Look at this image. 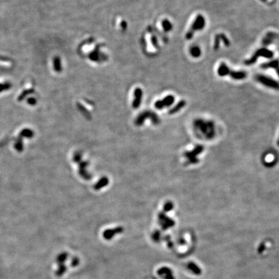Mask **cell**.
<instances>
[{"mask_svg":"<svg viewBox=\"0 0 279 279\" xmlns=\"http://www.w3.org/2000/svg\"><path fill=\"white\" fill-rule=\"evenodd\" d=\"M194 127L206 138H213L215 136V125L213 122L205 121L203 120H197L194 123Z\"/></svg>","mask_w":279,"mask_h":279,"instance_id":"1","label":"cell"},{"mask_svg":"<svg viewBox=\"0 0 279 279\" xmlns=\"http://www.w3.org/2000/svg\"><path fill=\"white\" fill-rule=\"evenodd\" d=\"M217 72L218 74L220 76H225L228 75V76L231 77V78L236 80L245 79L247 76L246 72L232 71L225 63H222L220 65V66L218 67Z\"/></svg>","mask_w":279,"mask_h":279,"instance_id":"2","label":"cell"},{"mask_svg":"<svg viewBox=\"0 0 279 279\" xmlns=\"http://www.w3.org/2000/svg\"><path fill=\"white\" fill-rule=\"evenodd\" d=\"M205 25H206V20L204 17L201 14L198 15V16L196 17L194 21L193 22L191 28L187 33L185 35V38L187 40L192 39L194 33L197 31H201V30L204 28Z\"/></svg>","mask_w":279,"mask_h":279,"instance_id":"3","label":"cell"},{"mask_svg":"<svg viewBox=\"0 0 279 279\" xmlns=\"http://www.w3.org/2000/svg\"><path fill=\"white\" fill-rule=\"evenodd\" d=\"M147 118H150V120H151L152 123L154 125H158L160 123V119L158 116L155 114V113L153 112L149 111H146L141 113L140 115H138V116L137 118L135 120V125L137 126H141L144 123V121L146 120Z\"/></svg>","mask_w":279,"mask_h":279,"instance_id":"4","label":"cell"},{"mask_svg":"<svg viewBox=\"0 0 279 279\" xmlns=\"http://www.w3.org/2000/svg\"><path fill=\"white\" fill-rule=\"evenodd\" d=\"M256 80L264 86L271 89L279 90V82L275 79L265 76V75L259 74L256 76Z\"/></svg>","mask_w":279,"mask_h":279,"instance_id":"5","label":"cell"},{"mask_svg":"<svg viewBox=\"0 0 279 279\" xmlns=\"http://www.w3.org/2000/svg\"><path fill=\"white\" fill-rule=\"evenodd\" d=\"M260 56L264 57L266 58H271L273 56V53L272 52V51H271L267 49L263 48V49H260L259 50H257L256 51L255 53L252 56V57L250 59L247 60L246 62V65H252L253 63H255L259 58H260Z\"/></svg>","mask_w":279,"mask_h":279,"instance_id":"6","label":"cell"},{"mask_svg":"<svg viewBox=\"0 0 279 279\" xmlns=\"http://www.w3.org/2000/svg\"><path fill=\"white\" fill-rule=\"evenodd\" d=\"M203 150V147L202 146H198L196 147L191 151H187L184 153V156L187 158L189 163H197L198 162L197 155L201 153Z\"/></svg>","mask_w":279,"mask_h":279,"instance_id":"7","label":"cell"},{"mask_svg":"<svg viewBox=\"0 0 279 279\" xmlns=\"http://www.w3.org/2000/svg\"><path fill=\"white\" fill-rule=\"evenodd\" d=\"M158 222L164 230H166L175 225V221L165 215L163 211L158 215Z\"/></svg>","mask_w":279,"mask_h":279,"instance_id":"8","label":"cell"},{"mask_svg":"<svg viewBox=\"0 0 279 279\" xmlns=\"http://www.w3.org/2000/svg\"><path fill=\"white\" fill-rule=\"evenodd\" d=\"M175 102V97L172 96V95H169L168 96L162 100H159L157 101L155 103V107L157 109H163L164 107H168L169 106L174 103Z\"/></svg>","mask_w":279,"mask_h":279,"instance_id":"9","label":"cell"},{"mask_svg":"<svg viewBox=\"0 0 279 279\" xmlns=\"http://www.w3.org/2000/svg\"><path fill=\"white\" fill-rule=\"evenodd\" d=\"M124 231V228L122 227H116L112 229H108L105 230L103 233V237L105 240H110L115 235L120 234Z\"/></svg>","mask_w":279,"mask_h":279,"instance_id":"10","label":"cell"},{"mask_svg":"<svg viewBox=\"0 0 279 279\" xmlns=\"http://www.w3.org/2000/svg\"><path fill=\"white\" fill-rule=\"evenodd\" d=\"M89 163L87 162H80L79 165V174L85 180H89L91 178L90 175L88 171L86 170L87 167L88 166Z\"/></svg>","mask_w":279,"mask_h":279,"instance_id":"11","label":"cell"},{"mask_svg":"<svg viewBox=\"0 0 279 279\" xmlns=\"http://www.w3.org/2000/svg\"><path fill=\"white\" fill-rule=\"evenodd\" d=\"M261 68L262 69H275L276 72L279 76V60L274 59L273 61H271L268 63H264L261 65Z\"/></svg>","mask_w":279,"mask_h":279,"instance_id":"12","label":"cell"},{"mask_svg":"<svg viewBox=\"0 0 279 279\" xmlns=\"http://www.w3.org/2000/svg\"><path fill=\"white\" fill-rule=\"evenodd\" d=\"M134 100L133 103V107L134 109L138 108L141 103L142 98V91L140 89H137L134 91Z\"/></svg>","mask_w":279,"mask_h":279,"instance_id":"13","label":"cell"},{"mask_svg":"<svg viewBox=\"0 0 279 279\" xmlns=\"http://www.w3.org/2000/svg\"><path fill=\"white\" fill-rule=\"evenodd\" d=\"M158 273L164 279H174V277L170 270L168 268H162L158 271Z\"/></svg>","mask_w":279,"mask_h":279,"instance_id":"14","label":"cell"},{"mask_svg":"<svg viewBox=\"0 0 279 279\" xmlns=\"http://www.w3.org/2000/svg\"><path fill=\"white\" fill-rule=\"evenodd\" d=\"M109 180L108 179V178L106 177H103L102 178H100L98 182L94 185V189L96 191L100 190L101 189H102V188L105 187V186H107L109 184Z\"/></svg>","mask_w":279,"mask_h":279,"instance_id":"15","label":"cell"},{"mask_svg":"<svg viewBox=\"0 0 279 279\" xmlns=\"http://www.w3.org/2000/svg\"><path fill=\"white\" fill-rule=\"evenodd\" d=\"M185 105H186V102L184 100L180 101L174 107H173L172 109H171L169 111V115L175 114L176 112H178V111H180L181 109H182L183 107H184Z\"/></svg>","mask_w":279,"mask_h":279,"instance_id":"16","label":"cell"},{"mask_svg":"<svg viewBox=\"0 0 279 279\" xmlns=\"http://www.w3.org/2000/svg\"><path fill=\"white\" fill-rule=\"evenodd\" d=\"M190 52L193 58H198L201 55V50L198 46H193L190 48Z\"/></svg>","mask_w":279,"mask_h":279,"instance_id":"17","label":"cell"},{"mask_svg":"<svg viewBox=\"0 0 279 279\" xmlns=\"http://www.w3.org/2000/svg\"><path fill=\"white\" fill-rule=\"evenodd\" d=\"M54 67L55 71L57 72H59L62 70L61 61H60V59L59 57H56L54 59Z\"/></svg>","mask_w":279,"mask_h":279,"instance_id":"18","label":"cell"},{"mask_svg":"<svg viewBox=\"0 0 279 279\" xmlns=\"http://www.w3.org/2000/svg\"><path fill=\"white\" fill-rule=\"evenodd\" d=\"M173 208H174V204H173V203L172 202L168 201L165 203L163 206V212L164 213L169 212Z\"/></svg>","mask_w":279,"mask_h":279,"instance_id":"19","label":"cell"},{"mask_svg":"<svg viewBox=\"0 0 279 279\" xmlns=\"http://www.w3.org/2000/svg\"><path fill=\"white\" fill-rule=\"evenodd\" d=\"M162 25H163V28H164L165 31H169L170 30H171V28H172L171 23L168 20H165L163 21Z\"/></svg>","mask_w":279,"mask_h":279,"instance_id":"20","label":"cell"},{"mask_svg":"<svg viewBox=\"0 0 279 279\" xmlns=\"http://www.w3.org/2000/svg\"><path fill=\"white\" fill-rule=\"evenodd\" d=\"M160 237H161V233H160V231H156L153 233V234L152 235V238L153 239L154 241L155 242H158L160 239Z\"/></svg>","mask_w":279,"mask_h":279,"instance_id":"21","label":"cell"},{"mask_svg":"<svg viewBox=\"0 0 279 279\" xmlns=\"http://www.w3.org/2000/svg\"><path fill=\"white\" fill-rule=\"evenodd\" d=\"M11 85L9 83H5V84H0V92H2L3 90H6L10 89Z\"/></svg>","mask_w":279,"mask_h":279,"instance_id":"22","label":"cell"},{"mask_svg":"<svg viewBox=\"0 0 279 279\" xmlns=\"http://www.w3.org/2000/svg\"><path fill=\"white\" fill-rule=\"evenodd\" d=\"M73 160L76 163H80L81 161V154L79 152L75 153L73 157Z\"/></svg>","mask_w":279,"mask_h":279,"instance_id":"23","label":"cell"},{"mask_svg":"<svg viewBox=\"0 0 279 279\" xmlns=\"http://www.w3.org/2000/svg\"><path fill=\"white\" fill-rule=\"evenodd\" d=\"M78 259H77V258H75V259H74V260H73V261H72V265L73 266H77L78 264Z\"/></svg>","mask_w":279,"mask_h":279,"instance_id":"24","label":"cell"},{"mask_svg":"<svg viewBox=\"0 0 279 279\" xmlns=\"http://www.w3.org/2000/svg\"><path fill=\"white\" fill-rule=\"evenodd\" d=\"M28 103H29V104H31V105H34V104H35V103H36V100L34 99V98H30L29 100H28Z\"/></svg>","mask_w":279,"mask_h":279,"instance_id":"25","label":"cell"},{"mask_svg":"<svg viewBox=\"0 0 279 279\" xmlns=\"http://www.w3.org/2000/svg\"><path fill=\"white\" fill-rule=\"evenodd\" d=\"M277 145L279 146V138H278V142H277Z\"/></svg>","mask_w":279,"mask_h":279,"instance_id":"26","label":"cell"}]
</instances>
